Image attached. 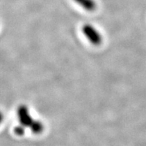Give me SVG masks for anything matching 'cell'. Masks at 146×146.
Listing matches in <instances>:
<instances>
[{"instance_id":"cell-1","label":"cell","mask_w":146,"mask_h":146,"mask_svg":"<svg viewBox=\"0 0 146 146\" xmlns=\"http://www.w3.org/2000/svg\"><path fill=\"white\" fill-rule=\"evenodd\" d=\"M82 31L84 35L92 44L98 45L102 43V36L93 25L90 24H85L82 27Z\"/></svg>"},{"instance_id":"cell-2","label":"cell","mask_w":146,"mask_h":146,"mask_svg":"<svg viewBox=\"0 0 146 146\" xmlns=\"http://www.w3.org/2000/svg\"><path fill=\"white\" fill-rule=\"evenodd\" d=\"M17 115L20 124L25 127H30L34 119L31 117L28 107L25 105H21L17 110Z\"/></svg>"},{"instance_id":"cell-3","label":"cell","mask_w":146,"mask_h":146,"mask_svg":"<svg viewBox=\"0 0 146 146\" xmlns=\"http://www.w3.org/2000/svg\"><path fill=\"white\" fill-rule=\"evenodd\" d=\"M77 4L88 12H93L97 8L95 0H74Z\"/></svg>"},{"instance_id":"cell-4","label":"cell","mask_w":146,"mask_h":146,"mask_svg":"<svg viewBox=\"0 0 146 146\" xmlns=\"http://www.w3.org/2000/svg\"><path fill=\"white\" fill-rule=\"evenodd\" d=\"M29 128H30L31 131L35 134H39V133H41L43 131L44 126H43V123L41 121L34 119L33 122L31 125L30 126Z\"/></svg>"},{"instance_id":"cell-5","label":"cell","mask_w":146,"mask_h":146,"mask_svg":"<svg viewBox=\"0 0 146 146\" xmlns=\"http://www.w3.org/2000/svg\"><path fill=\"white\" fill-rule=\"evenodd\" d=\"M25 126L22 125L21 124H20V125L17 126V127H15L14 129V131H15V133L16 135L19 136H22L25 134Z\"/></svg>"}]
</instances>
